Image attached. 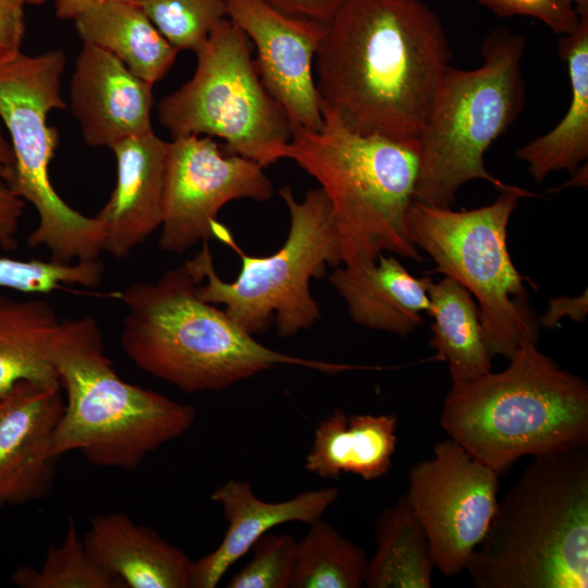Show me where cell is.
Here are the masks:
<instances>
[{
  "label": "cell",
  "mask_w": 588,
  "mask_h": 588,
  "mask_svg": "<svg viewBox=\"0 0 588 588\" xmlns=\"http://www.w3.org/2000/svg\"><path fill=\"white\" fill-rule=\"evenodd\" d=\"M452 52L421 0H346L326 24L315 57L322 115L348 130L418 140Z\"/></svg>",
  "instance_id": "1"
},
{
  "label": "cell",
  "mask_w": 588,
  "mask_h": 588,
  "mask_svg": "<svg viewBox=\"0 0 588 588\" xmlns=\"http://www.w3.org/2000/svg\"><path fill=\"white\" fill-rule=\"evenodd\" d=\"M200 283L183 265L155 282H137L119 293L127 309L122 321L123 351L139 369L185 393L219 391L277 365L326 373L373 368L269 348L224 310L203 301Z\"/></svg>",
  "instance_id": "2"
},
{
  "label": "cell",
  "mask_w": 588,
  "mask_h": 588,
  "mask_svg": "<svg viewBox=\"0 0 588 588\" xmlns=\"http://www.w3.org/2000/svg\"><path fill=\"white\" fill-rule=\"evenodd\" d=\"M465 571L477 588L588 587V444L534 457Z\"/></svg>",
  "instance_id": "3"
},
{
  "label": "cell",
  "mask_w": 588,
  "mask_h": 588,
  "mask_svg": "<svg viewBox=\"0 0 588 588\" xmlns=\"http://www.w3.org/2000/svg\"><path fill=\"white\" fill-rule=\"evenodd\" d=\"M524 340L497 373L452 383L441 426L499 474L522 456L588 444V385Z\"/></svg>",
  "instance_id": "4"
},
{
  "label": "cell",
  "mask_w": 588,
  "mask_h": 588,
  "mask_svg": "<svg viewBox=\"0 0 588 588\" xmlns=\"http://www.w3.org/2000/svg\"><path fill=\"white\" fill-rule=\"evenodd\" d=\"M47 352L66 395L54 433L58 457L77 451L93 465L133 471L196 419L193 406L120 378L90 315L60 320Z\"/></svg>",
  "instance_id": "5"
},
{
  "label": "cell",
  "mask_w": 588,
  "mask_h": 588,
  "mask_svg": "<svg viewBox=\"0 0 588 588\" xmlns=\"http://www.w3.org/2000/svg\"><path fill=\"white\" fill-rule=\"evenodd\" d=\"M319 131L294 128L284 159L324 192L343 266L375 262L382 252L421 261L407 232L419 172L418 140L357 134L326 114Z\"/></svg>",
  "instance_id": "6"
},
{
  "label": "cell",
  "mask_w": 588,
  "mask_h": 588,
  "mask_svg": "<svg viewBox=\"0 0 588 588\" xmlns=\"http://www.w3.org/2000/svg\"><path fill=\"white\" fill-rule=\"evenodd\" d=\"M525 48L522 35L498 27L483 41L481 65L446 69L418 136L414 201L452 208L460 187L474 180L499 192L513 186L489 173L485 154L524 108Z\"/></svg>",
  "instance_id": "7"
},
{
  "label": "cell",
  "mask_w": 588,
  "mask_h": 588,
  "mask_svg": "<svg viewBox=\"0 0 588 588\" xmlns=\"http://www.w3.org/2000/svg\"><path fill=\"white\" fill-rule=\"evenodd\" d=\"M279 195L290 213L289 235L280 249L265 256L245 254L219 221L213 238L233 248L241 270L233 282L223 281L213 265L209 242L184 266L199 282V297L224 305L225 314L244 331L264 333L272 323L282 338L309 329L321 317L310 293V281L324 275L328 266L342 265L340 240L324 192L309 189L299 201L289 185Z\"/></svg>",
  "instance_id": "8"
},
{
  "label": "cell",
  "mask_w": 588,
  "mask_h": 588,
  "mask_svg": "<svg viewBox=\"0 0 588 588\" xmlns=\"http://www.w3.org/2000/svg\"><path fill=\"white\" fill-rule=\"evenodd\" d=\"M535 196L512 186L490 205L453 210L413 201L411 241L436 262V272L464 285L478 302L488 352L510 359L524 340L537 343L539 322L528 305L525 278L507 248V224L518 200Z\"/></svg>",
  "instance_id": "9"
},
{
  "label": "cell",
  "mask_w": 588,
  "mask_h": 588,
  "mask_svg": "<svg viewBox=\"0 0 588 588\" xmlns=\"http://www.w3.org/2000/svg\"><path fill=\"white\" fill-rule=\"evenodd\" d=\"M252 47L246 34L223 19L196 53L193 77L160 100L158 117L172 138L217 136L225 154L266 168L284 159L294 127L264 85Z\"/></svg>",
  "instance_id": "10"
},
{
  "label": "cell",
  "mask_w": 588,
  "mask_h": 588,
  "mask_svg": "<svg viewBox=\"0 0 588 588\" xmlns=\"http://www.w3.org/2000/svg\"><path fill=\"white\" fill-rule=\"evenodd\" d=\"M66 57L61 50L37 56L21 52L0 66V118L15 160V193L35 208L38 223L27 236L30 247L45 246L59 264L91 261L103 253V233L95 217L71 208L54 191L49 166L59 131L48 125L53 109H64L61 76Z\"/></svg>",
  "instance_id": "11"
},
{
  "label": "cell",
  "mask_w": 588,
  "mask_h": 588,
  "mask_svg": "<svg viewBox=\"0 0 588 588\" xmlns=\"http://www.w3.org/2000/svg\"><path fill=\"white\" fill-rule=\"evenodd\" d=\"M499 477L452 439L438 442L431 458L409 469L405 498L443 575L465 571L485 537L499 502Z\"/></svg>",
  "instance_id": "12"
},
{
  "label": "cell",
  "mask_w": 588,
  "mask_h": 588,
  "mask_svg": "<svg viewBox=\"0 0 588 588\" xmlns=\"http://www.w3.org/2000/svg\"><path fill=\"white\" fill-rule=\"evenodd\" d=\"M273 186L257 162L223 152L209 136L168 142L159 246L182 254L213 238L220 209L235 199L266 201Z\"/></svg>",
  "instance_id": "13"
},
{
  "label": "cell",
  "mask_w": 588,
  "mask_h": 588,
  "mask_svg": "<svg viewBox=\"0 0 588 588\" xmlns=\"http://www.w3.org/2000/svg\"><path fill=\"white\" fill-rule=\"evenodd\" d=\"M226 16L256 48L259 76L294 128L319 131L323 118L313 64L326 24L286 13L266 0H224Z\"/></svg>",
  "instance_id": "14"
},
{
  "label": "cell",
  "mask_w": 588,
  "mask_h": 588,
  "mask_svg": "<svg viewBox=\"0 0 588 588\" xmlns=\"http://www.w3.org/2000/svg\"><path fill=\"white\" fill-rule=\"evenodd\" d=\"M60 383L22 381L0 399V507L44 498L57 473Z\"/></svg>",
  "instance_id": "15"
},
{
  "label": "cell",
  "mask_w": 588,
  "mask_h": 588,
  "mask_svg": "<svg viewBox=\"0 0 588 588\" xmlns=\"http://www.w3.org/2000/svg\"><path fill=\"white\" fill-rule=\"evenodd\" d=\"M152 86L109 51L83 42L72 75L70 103L86 143L111 148L152 131Z\"/></svg>",
  "instance_id": "16"
},
{
  "label": "cell",
  "mask_w": 588,
  "mask_h": 588,
  "mask_svg": "<svg viewBox=\"0 0 588 588\" xmlns=\"http://www.w3.org/2000/svg\"><path fill=\"white\" fill-rule=\"evenodd\" d=\"M111 149L115 186L95 218L103 233V252L123 259L161 225L168 142L152 130Z\"/></svg>",
  "instance_id": "17"
},
{
  "label": "cell",
  "mask_w": 588,
  "mask_h": 588,
  "mask_svg": "<svg viewBox=\"0 0 588 588\" xmlns=\"http://www.w3.org/2000/svg\"><path fill=\"white\" fill-rule=\"evenodd\" d=\"M338 498L336 487H326L301 492L286 501L265 502L248 481L228 480L211 494V500L222 509L228 529L213 551L194 561L192 588L217 587L228 569L270 529L291 522L310 525Z\"/></svg>",
  "instance_id": "18"
},
{
  "label": "cell",
  "mask_w": 588,
  "mask_h": 588,
  "mask_svg": "<svg viewBox=\"0 0 588 588\" xmlns=\"http://www.w3.org/2000/svg\"><path fill=\"white\" fill-rule=\"evenodd\" d=\"M83 541L96 564L123 588H192L194 561L124 513L95 516Z\"/></svg>",
  "instance_id": "19"
},
{
  "label": "cell",
  "mask_w": 588,
  "mask_h": 588,
  "mask_svg": "<svg viewBox=\"0 0 588 588\" xmlns=\"http://www.w3.org/2000/svg\"><path fill=\"white\" fill-rule=\"evenodd\" d=\"M329 282L356 324L405 336L424 322L430 301L426 278L417 279L394 257L380 254L362 266H338Z\"/></svg>",
  "instance_id": "20"
},
{
  "label": "cell",
  "mask_w": 588,
  "mask_h": 588,
  "mask_svg": "<svg viewBox=\"0 0 588 588\" xmlns=\"http://www.w3.org/2000/svg\"><path fill=\"white\" fill-rule=\"evenodd\" d=\"M397 418L388 415L346 416L341 408L321 419L306 456V469L321 478L342 473L373 480L385 475L396 448Z\"/></svg>",
  "instance_id": "21"
},
{
  "label": "cell",
  "mask_w": 588,
  "mask_h": 588,
  "mask_svg": "<svg viewBox=\"0 0 588 588\" xmlns=\"http://www.w3.org/2000/svg\"><path fill=\"white\" fill-rule=\"evenodd\" d=\"M578 13L577 26L559 41L571 84L568 109L552 130L515 152L537 183L560 170L576 173L588 157V10Z\"/></svg>",
  "instance_id": "22"
},
{
  "label": "cell",
  "mask_w": 588,
  "mask_h": 588,
  "mask_svg": "<svg viewBox=\"0 0 588 588\" xmlns=\"http://www.w3.org/2000/svg\"><path fill=\"white\" fill-rule=\"evenodd\" d=\"M74 21L83 42L109 51L152 85L169 72L179 52L133 1L97 0Z\"/></svg>",
  "instance_id": "23"
},
{
  "label": "cell",
  "mask_w": 588,
  "mask_h": 588,
  "mask_svg": "<svg viewBox=\"0 0 588 588\" xmlns=\"http://www.w3.org/2000/svg\"><path fill=\"white\" fill-rule=\"evenodd\" d=\"M432 317L430 346L449 364L452 383L473 380L491 371L478 305L460 282L426 278Z\"/></svg>",
  "instance_id": "24"
},
{
  "label": "cell",
  "mask_w": 588,
  "mask_h": 588,
  "mask_svg": "<svg viewBox=\"0 0 588 588\" xmlns=\"http://www.w3.org/2000/svg\"><path fill=\"white\" fill-rule=\"evenodd\" d=\"M59 322L45 299L0 294V399L22 381L59 383L47 352Z\"/></svg>",
  "instance_id": "25"
},
{
  "label": "cell",
  "mask_w": 588,
  "mask_h": 588,
  "mask_svg": "<svg viewBox=\"0 0 588 588\" xmlns=\"http://www.w3.org/2000/svg\"><path fill=\"white\" fill-rule=\"evenodd\" d=\"M376 544V553L368 562L366 587H431L434 564L429 542L405 495L380 514Z\"/></svg>",
  "instance_id": "26"
},
{
  "label": "cell",
  "mask_w": 588,
  "mask_h": 588,
  "mask_svg": "<svg viewBox=\"0 0 588 588\" xmlns=\"http://www.w3.org/2000/svg\"><path fill=\"white\" fill-rule=\"evenodd\" d=\"M366 553L330 523L310 524L297 542L291 588H359L368 567Z\"/></svg>",
  "instance_id": "27"
},
{
  "label": "cell",
  "mask_w": 588,
  "mask_h": 588,
  "mask_svg": "<svg viewBox=\"0 0 588 588\" xmlns=\"http://www.w3.org/2000/svg\"><path fill=\"white\" fill-rule=\"evenodd\" d=\"M11 580L21 588H123L90 558L73 522L62 543L49 548L39 569L20 565Z\"/></svg>",
  "instance_id": "28"
},
{
  "label": "cell",
  "mask_w": 588,
  "mask_h": 588,
  "mask_svg": "<svg viewBox=\"0 0 588 588\" xmlns=\"http://www.w3.org/2000/svg\"><path fill=\"white\" fill-rule=\"evenodd\" d=\"M179 51L199 52L226 16L224 0H133Z\"/></svg>",
  "instance_id": "29"
},
{
  "label": "cell",
  "mask_w": 588,
  "mask_h": 588,
  "mask_svg": "<svg viewBox=\"0 0 588 588\" xmlns=\"http://www.w3.org/2000/svg\"><path fill=\"white\" fill-rule=\"evenodd\" d=\"M253 559L229 581V588H289L297 541L289 534L267 532L252 547Z\"/></svg>",
  "instance_id": "30"
},
{
  "label": "cell",
  "mask_w": 588,
  "mask_h": 588,
  "mask_svg": "<svg viewBox=\"0 0 588 588\" xmlns=\"http://www.w3.org/2000/svg\"><path fill=\"white\" fill-rule=\"evenodd\" d=\"M16 160L0 124V247L17 248V232L26 201L15 193Z\"/></svg>",
  "instance_id": "31"
},
{
  "label": "cell",
  "mask_w": 588,
  "mask_h": 588,
  "mask_svg": "<svg viewBox=\"0 0 588 588\" xmlns=\"http://www.w3.org/2000/svg\"><path fill=\"white\" fill-rule=\"evenodd\" d=\"M501 17L526 16L543 23L558 35L571 33L579 22L574 7L561 0H477Z\"/></svg>",
  "instance_id": "32"
},
{
  "label": "cell",
  "mask_w": 588,
  "mask_h": 588,
  "mask_svg": "<svg viewBox=\"0 0 588 588\" xmlns=\"http://www.w3.org/2000/svg\"><path fill=\"white\" fill-rule=\"evenodd\" d=\"M25 3V0H0V66L22 52Z\"/></svg>",
  "instance_id": "33"
},
{
  "label": "cell",
  "mask_w": 588,
  "mask_h": 588,
  "mask_svg": "<svg viewBox=\"0 0 588 588\" xmlns=\"http://www.w3.org/2000/svg\"><path fill=\"white\" fill-rule=\"evenodd\" d=\"M275 8L327 24L346 0H266Z\"/></svg>",
  "instance_id": "34"
},
{
  "label": "cell",
  "mask_w": 588,
  "mask_h": 588,
  "mask_svg": "<svg viewBox=\"0 0 588 588\" xmlns=\"http://www.w3.org/2000/svg\"><path fill=\"white\" fill-rule=\"evenodd\" d=\"M587 291L576 298L556 297L549 302L548 311L538 320L546 328H555L562 316H568L574 321H583L587 315Z\"/></svg>",
  "instance_id": "35"
},
{
  "label": "cell",
  "mask_w": 588,
  "mask_h": 588,
  "mask_svg": "<svg viewBox=\"0 0 588 588\" xmlns=\"http://www.w3.org/2000/svg\"><path fill=\"white\" fill-rule=\"evenodd\" d=\"M97 0H56V15L60 20H74Z\"/></svg>",
  "instance_id": "36"
},
{
  "label": "cell",
  "mask_w": 588,
  "mask_h": 588,
  "mask_svg": "<svg viewBox=\"0 0 588 588\" xmlns=\"http://www.w3.org/2000/svg\"><path fill=\"white\" fill-rule=\"evenodd\" d=\"M567 4H571L577 12L588 10V0H561Z\"/></svg>",
  "instance_id": "37"
},
{
  "label": "cell",
  "mask_w": 588,
  "mask_h": 588,
  "mask_svg": "<svg viewBox=\"0 0 588 588\" xmlns=\"http://www.w3.org/2000/svg\"><path fill=\"white\" fill-rule=\"evenodd\" d=\"M27 3H32V4H41L44 3L46 0H25Z\"/></svg>",
  "instance_id": "38"
},
{
  "label": "cell",
  "mask_w": 588,
  "mask_h": 588,
  "mask_svg": "<svg viewBox=\"0 0 588 588\" xmlns=\"http://www.w3.org/2000/svg\"><path fill=\"white\" fill-rule=\"evenodd\" d=\"M114 1H133V0H114Z\"/></svg>",
  "instance_id": "39"
}]
</instances>
